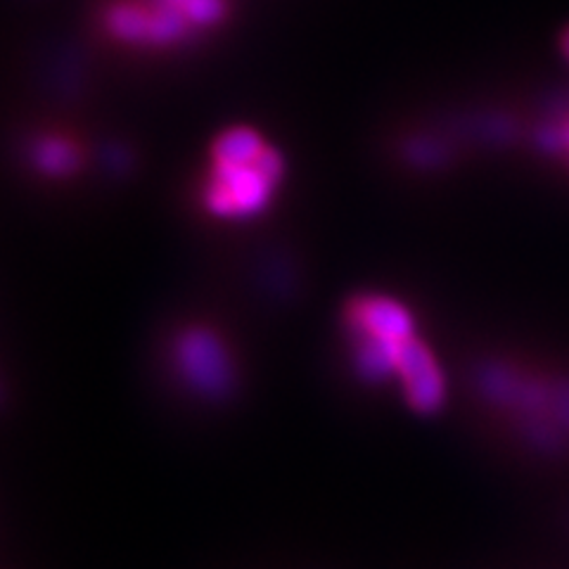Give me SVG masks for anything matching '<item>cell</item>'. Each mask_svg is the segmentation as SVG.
<instances>
[{
    "mask_svg": "<svg viewBox=\"0 0 569 569\" xmlns=\"http://www.w3.org/2000/svg\"><path fill=\"white\" fill-rule=\"evenodd\" d=\"M164 3L171 6L176 12H181L190 27H207L219 22L226 12L223 0H164Z\"/></svg>",
    "mask_w": 569,
    "mask_h": 569,
    "instance_id": "cell-6",
    "label": "cell"
},
{
    "mask_svg": "<svg viewBox=\"0 0 569 569\" xmlns=\"http://www.w3.org/2000/svg\"><path fill=\"white\" fill-rule=\"evenodd\" d=\"M176 366L186 382L204 397H223L233 382V368L223 342L204 328H190L178 337Z\"/></svg>",
    "mask_w": 569,
    "mask_h": 569,
    "instance_id": "cell-2",
    "label": "cell"
},
{
    "mask_svg": "<svg viewBox=\"0 0 569 569\" xmlns=\"http://www.w3.org/2000/svg\"><path fill=\"white\" fill-rule=\"evenodd\" d=\"M36 164L46 173H69L77 167V152L64 140L48 138L36 148Z\"/></svg>",
    "mask_w": 569,
    "mask_h": 569,
    "instance_id": "cell-5",
    "label": "cell"
},
{
    "mask_svg": "<svg viewBox=\"0 0 569 569\" xmlns=\"http://www.w3.org/2000/svg\"><path fill=\"white\" fill-rule=\"evenodd\" d=\"M397 376L401 378L406 399L416 411L432 413L443 401V378L432 351L413 335L399 351Z\"/></svg>",
    "mask_w": 569,
    "mask_h": 569,
    "instance_id": "cell-3",
    "label": "cell"
},
{
    "mask_svg": "<svg viewBox=\"0 0 569 569\" xmlns=\"http://www.w3.org/2000/svg\"><path fill=\"white\" fill-rule=\"evenodd\" d=\"M349 326L353 335H372L382 340L403 342L413 337V318L399 301L387 297H363L349 309Z\"/></svg>",
    "mask_w": 569,
    "mask_h": 569,
    "instance_id": "cell-4",
    "label": "cell"
},
{
    "mask_svg": "<svg viewBox=\"0 0 569 569\" xmlns=\"http://www.w3.org/2000/svg\"><path fill=\"white\" fill-rule=\"evenodd\" d=\"M280 178L282 157L273 148L247 162H211L207 207L223 219H249L269 207Z\"/></svg>",
    "mask_w": 569,
    "mask_h": 569,
    "instance_id": "cell-1",
    "label": "cell"
},
{
    "mask_svg": "<svg viewBox=\"0 0 569 569\" xmlns=\"http://www.w3.org/2000/svg\"><path fill=\"white\" fill-rule=\"evenodd\" d=\"M565 50H567V56H569V33L565 36Z\"/></svg>",
    "mask_w": 569,
    "mask_h": 569,
    "instance_id": "cell-7",
    "label": "cell"
}]
</instances>
